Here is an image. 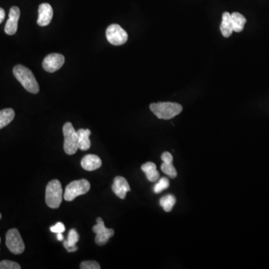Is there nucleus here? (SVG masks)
Wrapping results in <instances>:
<instances>
[{
    "instance_id": "11",
    "label": "nucleus",
    "mask_w": 269,
    "mask_h": 269,
    "mask_svg": "<svg viewBox=\"0 0 269 269\" xmlns=\"http://www.w3.org/2000/svg\"><path fill=\"white\" fill-rule=\"evenodd\" d=\"M53 16V10L52 6L48 3H43L38 7V18L37 24L40 26H46L49 25Z\"/></svg>"
},
{
    "instance_id": "4",
    "label": "nucleus",
    "mask_w": 269,
    "mask_h": 269,
    "mask_svg": "<svg viewBox=\"0 0 269 269\" xmlns=\"http://www.w3.org/2000/svg\"><path fill=\"white\" fill-rule=\"evenodd\" d=\"M90 188L91 185L87 179L73 181L66 187L65 192L63 194V197L67 201H73L76 197L88 192Z\"/></svg>"
},
{
    "instance_id": "21",
    "label": "nucleus",
    "mask_w": 269,
    "mask_h": 269,
    "mask_svg": "<svg viewBox=\"0 0 269 269\" xmlns=\"http://www.w3.org/2000/svg\"><path fill=\"white\" fill-rule=\"evenodd\" d=\"M161 169L163 173L174 179L177 176V172L173 164V161H163L161 165Z\"/></svg>"
},
{
    "instance_id": "15",
    "label": "nucleus",
    "mask_w": 269,
    "mask_h": 269,
    "mask_svg": "<svg viewBox=\"0 0 269 269\" xmlns=\"http://www.w3.org/2000/svg\"><path fill=\"white\" fill-rule=\"evenodd\" d=\"M79 239V235L75 229H71L69 232L67 239L64 240L63 245L68 252H75L77 251L78 247L76 244L77 243Z\"/></svg>"
},
{
    "instance_id": "23",
    "label": "nucleus",
    "mask_w": 269,
    "mask_h": 269,
    "mask_svg": "<svg viewBox=\"0 0 269 269\" xmlns=\"http://www.w3.org/2000/svg\"><path fill=\"white\" fill-rule=\"evenodd\" d=\"M21 266L15 262L3 260L0 262V269H20Z\"/></svg>"
},
{
    "instance_id": "16",
    "label": "nucleus",
    "mask_w": 269,
    "mask_h": 269,
    "mask_svg": "<svg viewBox=\"0 0 269 269\" xmlns=\"http://www.w3.org/2000/svg\"><path fill=\"white\" fill-rule=\"evenodd\" d=\"M141 170L144 172L146 178L149 182H155L159 179L160 174L156 169V165L153 162L148 161L142 164Z\"/></svg>"
},
{
    "instance_id": "26",
    "label": "nucleus",
    "mask_w": 269,
    "mask_h": 269,
    "mask_svg": "<svg viewBox=\"0 0 269 269\" xmlns=\"http://www.w3.org/2000/svg\"><path fill=\"white\" fill-rule=\"evenodd\" d=\"M4 17H5V12H4V9L0 7V24L3 22Z\"/></svg>"
},
{
    "instance_id": "17",
    "label": "nucleus",
    "mask_w": 269,
    "mask_h": 269,
    "mask_svg": "<svg viewBox=\"0 0 269 269\" xmlns=\"http://www.w3.org/2000/svg\"><path fill=\"white\" fill-rule=\"evenodd\" d=\"M221 33L224 37H229L233 31V22H232L231 13L224 12L222 16V22L220 26Z\"/></svg>"
},
{
    "instance_id": "29",
    "label": "nucleus",
    "mask_w": 269,
    "mask_h": 269,
    "mask_svg": "<svg viewBox=\"0 0 269 269\" xmlns=\"http://www.w3.org/2000/svg\"><path fill=\"white\" fill-rule=\"evenodd\" d=\"M0 243H1V238H0Z\"/></svg>"
},
{
    "instance_id": "7",
    "label": "nucleus",
    "mask_w": 269,
    "mask_h": 269,
    "mask_svg": "<svg viewBox=\"0 0 269 269\" xmlns=\"http://www.w3.org/2000/svg\"><path fill=\"white\" fill-rule=\"evenodd\" d=\"M106 37L111 44L120 46L124 44L128 40L127 31L118 24H112L106 29Z\"/></svg>"
},
{
    "instance_id": "3",
    "label": "nucleus",
    "mask_w": 269,
    "mask_h": 269,
    "mask_svg": "<svg viewBox=\"0 0 269 269\" xmlns=\"http://www.w3.org/2000/svg\"><path fill=\"white\" fill-rule=\"evenodd\" d=\"M63 189L61 182L58 179L51 180L46 185L45 200L51 209L59 207L62 202Z\"/></svg>"
},
{
    "instance_id": "10",
    "label": "nucleus",
    "mask_w": 269,
    "mask_h": 269,
    "mask_svg": "<svg viewBox=\"0 0 269 269\" xmlns=\"http://www.w3.org/2000/svg\"><path fill=\"white\" fill-rule=\"evenodd\" d=\"M20 16V10L16 6L10 7L9 17L4 26V31L8 35H13L17 31L18 21Z\"/></svg>"
},
{
    "instance_id": "8",
    "label": "nucleus",
    "mask_w": 269,
    "mask_h": 269,
    "mask_svg": "<svg viewBox=\"0 0 269 269\" xmlns=\"http://www.w3.org/2000/svg\"><path fill=\"white\" fill-rule=\"evenodd\" d=\"M93 232L96 233L95 242L99 246H103L107 243L110 238L115 234L113 229L106 228L101 218L97 219V224L93 227Z\"/></svg>"
},
{
    "instance_id": "28",
    "label": "nucleus",
    "mask_w": 269,
    "mask_h": 269,
    "mask_svg": "<svg viewBox=\"0 0 269 269\" xmlns=\"http://www.w3.org/2000/svg\"><path fill=\"white\" fill-rule=\"evenodd\" d=\"M1 213H0V220H1Z\"/></svg>"
},
{
    "instance_id": "6",
    "label": "nucleus",
    "mask_w": 269,
    "mask_h": 269,
    "mask_svg": "<svg viewBox=\"0 0 269 269\" xmlns=\"http://www.w3.org/2000/svg\"><path fill=\"white\" fill-rule=\"evenodd\" d=\"M5 244L13 254H21L25 251V245L17 229H10L6 233Z\"/></svg>"
},
{
    "instance_id": "20",
    "label": "nucleus",
    "mask_w": 269,
    "mask_h": 269,
    "mask_svg": "<svg viewBox=\"0 0 269 269\" xmlns=\"http://www.w3.org/2000/svg\"><path fill=\"white\" fill-rule=\"evenodd\" d=\"M176 203V198L172 194H167L160 199V205L165 212H169L172 210Z\"/></svg>"
},
{
    "instance_id": "5",
    "label": "nucleus",
    "mask_w": 269,
    "mask_h": 269,
    "mask_svg": "<svg viewBox=\"0 0 269 269\" xmlns=\"http://www.w3.org/2000/svg\"><path fill=\"white\" fill-rule=\"evenodd\" d=\"M64 134V150L67 155H73L77 152L78 136L71 123L67 122L63 127Z\"/></svg>"
},
{
    "instance_id": "22",
    "label": "nucleus",
    "mask_w": 269,
    "mask_h": 269,
    "mask_svg": "<svg viewBox=\"0 0 269 269\" xmlns=\"http://www.w3.org/2000/svg\"><path fill=\"white\" fill-rule=\"evenodd\" d=\"M170 185L168 179L166 177H162L158 179V182L154 185L153 191L155 194H159L164 190L167 189Z\"/></svg>"
},
{
    "instance_id": "13",
    "label": "nucleus",
    "mask_w": 269,
    "mask_h": 269,
    "mask_svg": "<svg viewBox=\"0 0 269 269\" xmlns=\"http://www.w3.org/2000/svg\"><path fill=\"white\" fill-rule=\"evenodd\" d=\"M81 165L85 170L93 171L101 167L102 160L98 155L88 154L82 158Z\"/></svg>"
},
{
    "instance_id": "1",
    "label": "nucleus",
    "mask_w": 269,
    "mask_h": 269,
    "mask_svg": "<svg viewBox=\"0 0 269 269\" xmlns=\"http://www.w3.org/2000/svg\"><path fill=\"white\" fill-rule=\"evenodd\" d=\"M13 73L15 78L20 82L27 91L31 94H37L39 92L40 88L38 83L32 72L28 67L18 64L13 67Z\"/></svg>"
},
{
    "instance_id": "25",
    "label": "nucleus",
    "mask_w": 269,
    "mask_h": 269,
    "mask_svg": "<svg viewBox=\"0 0 269 269\" xmlns=\"http://www.w3.org/2000/svg\"><path fill=\"white\" fill-rule=\"evenodd\" d=\"M50 231L55 233H62L65 231V227H64V224L61 222L57 223L55 225L50 227Z\"/></svg>"
},
{
    "instance_id": "2",
    "label": "nucleus",
    "mask_w": 269,
    "mask_h": 269,
    "mask_svg": "<svg viewBox=\"0 0 269 269\" xmlns=\"http://www.w3.org/2000/svg\"><path fill=\"white\" fill-rule=\"evenodd\" d=\"M149 109L158 119L169 120L182 112V106L179 103L171 102H160L152 103Z\"/></svg>"
},
{
    "instance_id": "12",
    "label": "nucleus",
    "mask_w": 269,
    "mask_h": 269,
    "mask_svg": "<svg viewBox=\"0 0 269 269\" xmlns=\"http://www.w3.org/2000/svg\"><path fill=\"white\" fill-rule=\"evenodd\" d=\"M131 190L128 182L123 176H116L114 179L112 185V191L118 196L119 198L125 199L127 193Z\"/></svg>"
},
{
    "instance_id": "24",
    "label": "nucleus",
    "mask_w": 269,
    "mask_h": 269,
    "mask_svg": "<svg viewBox=\"0 0 269 269\" xmlns=\"http://www.w3.org/2000/svg\"><path fill=\"white\" fill-rule=\"evenodd\" d=\"M81 269H100V266L96 261H84L80 264Z\"/></svg>"
},
{
    "instance_id": "18",
    "label": "nucleus",
    "mask_w": 269,
    "mask_h": 269,
    "mask_svg": "<svg viewBox=\"0 0 269 269\" xmlns=\"http://www.w3.org/2000/svg\"><path fill=\"white\" fill-rule=\"evenodd\" d=\"M232 22H233V31L241 32L244 29L245 23L247 22L246 18L238 12L231 13Z\"/></svg>"
},
{
    "instance_id": "19",
    "label": "nucleus",
    "mask_w": 269,
    "mask_h": 269,
    "mask_svg": "<svg viewBox=\"0 0 269 269\" xmlns=\"http://www.w3.org/2000/svg\"><path fill=\"white\" fill-rule=\"evenodd\" d=\"M14 117L15 112L12 109H4L0 111V130L8 125Z\"/></svg>"
},
{
    "instance_id": "27",
    "label": "nucleus",
    "mask_w": 269,
    "mask_h": 269,
    "mask_svg": "<svg viewBox=\"0 0 269 269\" xmlns=\"http://www.w3.org/2000/svg\"><path fill=\"white\" fill-rule=\"evenodd\" d=\"M57 239L58 241H64V236H63L62 233H57Z\"/></svg>"
},
{
    "instance_id": "9",
    "label": "nucleus",
    "mask_w": 269,
    "mask_h": 269,
    "mask_svg": "<svg viewBox=\"0 0 269 269\" xmlns=\"http://www.w3.org/2000/svg\"><path fill=\"white\" fill-rule=\"evenodd\" d=\"M64 55L58 53H52L46 55L43 61V68L48 73H54L59 70L64 64Z\"/></svg>"
},
{
    "instance_id": "14",
    "label": "nucleus",
    "mask_w": 269,
    "mask_h": 269,
    "mask_svg": "<svg viewBox=\"0 0 269 269\" xmlns=\"http://www.w3.org/2000/svg\"><path fill=\"white\" fill-rule=\"evenodd\" d=\"M78 136V148L81 150L86 151L91 147V140L89 139L91 131L89 130L80 129L76 132Z\"/></svg>"
}]
</instances>
